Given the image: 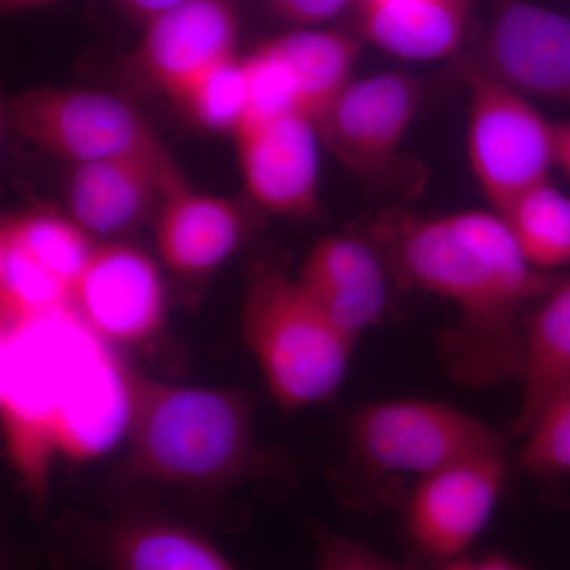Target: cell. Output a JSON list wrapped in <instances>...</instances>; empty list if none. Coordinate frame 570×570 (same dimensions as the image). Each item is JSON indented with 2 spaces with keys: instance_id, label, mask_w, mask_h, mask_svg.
I'll list each match as a JSON object with an SVG mask.
<instances>
[{
  "instance_id": "cell-1",
  "label": "cell",
  "mask_w": 570,
  "mask_h": 570,
  "mask_svg": "<svg viewBox=\"0 0 570 570\" xmlns=\"http://www.w3.org/2000/svg\"><path fill=\"white\" fill-rule=\"evenodd\" d=\"M373 238L397 283L459 307V322L439 340L450 377L471 387L520 381L524 311L561 276L530 265L501 214H389Z\"/></svg>"
},
{
  "instance_id": "cell-2",
  "label": "cell",
  "mask_w": 570,
  "mask_h": 570,
  "mask_svg": "<svg viewBox=\"0 0 570 570\" xmlns=\"http://www.w3.org/2000/svg\"><path fill=\"white\" fill-rule=\"evenodd\" d=\"M129 478L209 490L276 466L255 438L254 404L232 390L168 384L122 366Z\"/></svg>"
},
{
  "instance_id": "cell-3",
  "label": "cell",
  "mask_w": 570,
  "mask_h": 570,
  "mask_svg": "<svg viewBox=\"0 0 570 570\" xmlns=\"http://www.w3.org/2000/svg\"><path fill=\"white\" fill-rule=\"evenodd\" d=\"M348 460L362 485L348 494L360 509L392 504L401 482L415 483L453 461L504 448L502 433L436 401H382L358 409L347 428ZM412 485V487H414Z\"/></svg>"
},
{
  "instance_id": "cell-4",
  "label": "cell",
  "mask_w": 570,
  "mask_h": 570,
  "mask_svg": "<svg viewBox=\"0 0 570 570\" xmlns=\"http://www.w3.org/2000/svg\"><path fill=\"white\" fill-rule=\"evenodd\" d=\"M243 335L269 393L284 411L335 395L351 365L354 341L275 268L255 269L243 311Z\"/></svg>"
},
{
  "instance_id": "cell-5",
  "label": "cell",
  "mask_w": 570,
  "mask_h": 570,
  "mask_svg": "<svg viewBox=\"0 0 570 570\" xmlns=\"http://www.w3.org/2000/svg\"><path fill=\"white\" fill-rule=\"evenodd\" d=\"M466 81L469 163L494 212L502 214L520 195L549 181L554 164V122L527 96L475 71L459 69Z\"/></svg>"
},
{
  "instance_id": "cell-6",
  "label": "cell",
  "mask_w": 570,
  "mask_h": 570,
  "mask_svg": "<svg viewBox=\"0 0 570 570\" xmlns=\"http://www.w3.org/2000/svg\"><path fill=\"white\" fill-rule=\"evenodd\" d=\"M2 124L41 151L75 165L163 148L140 112L110 94L26 89L3 100Z\"/></svg>"
},
{
  "instance_id": "cell-7",
  "label": "cell",
  "mask_w": 570,
  "mask_h": 570,
  "mask_svg": "<svg viewBox=\"0 0 570 570\" xmlns=\"http://www.w3.org/2000/svg\"><path fill=\"white\" fill-rule=\"evenodd\" d=\"M504 448L475 453L419 480L404 504V535L420 564L466 557L489 527L505 480Z\"/></svg>"
},
{
  "instance_id": "cell-8",
  "label": "cell",
  "mask_w": 570,
  "mask_h": 570,
  "mask_svg": "<svg viewBox=\"0 0 570 570\" xmlns=\"http://www.w3.org/2000/svg\"><path fill=\"white\" fill-rule=\"evenodd\" d=\"M456 66L523 96L570 107V18L535 3L502 0L489 31Z\"/></svg>"
},
{
  "instance_id": "cell-9",
  "label": "cell",
  "mask_w": 570,
  "mask_h": 570,
  "mask_svg": "<svg viewBox=\"0 0 570 570\" xmlns=\"http://www.w3.org/2000/svg\"><path fill=\"white\" fill-rule=\"evenodd\" d=\"M422 99V81L387 71L352 81L314 124L344 167L376 176L395 159Z\"/></svg>"
},
{
  "instance_id": "cell-10",
  "label": "cell",
  "mask_w": 570,
  "mask_h": 570,
  "mask_svg": "<svg viewBox=\"0 0 570 570\" xmlns=\"http://www.w3.org/2000/svg\"><path fill=\"white\" fill-rule=\"evenodd\" d=\"M70 306L100 340L146 343L163 330V277L153 258L135 247H94L71 285Z\"/></svg>"
},
{
  "instance_id": "cell-11",
  "label": "cell",
  "mask_w": 570,
  "mask_h": 570,
  "mask_svg": "<svg viewBox=\"0 0 570 570\" xmlns=\"http://www.w3.org/2000/svg\"><path fill=\"white\" fill-rule=\"evenodd\" d=\"M246 190L262 208L305 219L318 208V132L305 115L292 112L243 122L234 132Z\"/></svg>"
},
{
  "instance_id": "cell-12",
  "label": "cell",
  "mask_w": 570,
  "mask_h": 570,
  "mask_svg": "<svg viewBox=\"0 0 570 570\" xmlns=\"http://www.w3.org/2000/svg\"><path fill=\"white\" fill-rule=\"evenodd\" d=\"M239 21L230 0H184L146 22L138 61L179 102L208 71L236 58Z\"/></svg>"
},
{
  "instance_id": "cell-13",
  "label": "cell",
  "mask_w": 570,
  "mask_h": 570,
  "mask_svg": "<svg viewBox=\"0 0 570 570\" xmlns=\"http://www.w3.org/2000/svg\"><path fill=\"white\" fill-rule=\"evenodd\" d=\"M389 275L376 245L351 236H328L307 254L296 281L325 317L356 343L387 314Z\"/></svg>"
},
{
  "instance_id": "cell-14",
  "label": "cell",
  "mask_w": 570,
  "mask_h": 570,
  "mask_svg": "<svg viewBox=\"0 0 570 570\" xmlns=\"http://www.w3.org/2000/svg\"><path fill=\"white\" fill-rule=\"evenodd\" d=\"M179 174L167 149H149L77 165L67 187L71 219L89 234L132 227Z\"/></svg>"
},
{
  "instance_id": "cell-15",
  "label": "cell",
  "mask_w": 570,
  "mask_h": 570,
  "mask_svg": "<svg viewBox=\"0 0 570 570\" xmlns=\"http://www.w3.org/2000/svg\"><path fill=\"white\" fill-rule=\"evenodd\" d=\"M242 234V216L230 202L197 193L183 175L168 184L156 224L165 265L183 275H204L235 253Z\"/></svg>"
},
{
  "instance_id": "cell-16",
  "label": "cell",
  "mask_w": 570,
  "mask_h": 570,
  "mask_svg": "<svg viewBox=\"0 0 570 570\" xmlns=\"http://www.w3.org/2000/svg\"><path fill=\"white\" fill-rule=\"evenodd\" d=\"M358 7L362 36L396 58L436 61L463 45L469 0H373Z\"/></svg>"
},
{
  "instance_id": "cell-17",
  "label": "cell",
  "mask_w": 570,
  "mask_h": 570,
  "mask_svg": "<svg viewBox=\"0 0 570 570\" xmlns=\"http://www.w3.org/2000/svg\"><path fill=\"white\" fill-rule=\"evenodd\" d=\"M523 400L505 442L527 436L547 403L570 384V276L535 303L524 317Z\"/></svg>"
},
{
  "instance_id": "cell-18",
  "label": "cell",
  "mask_w": 570,
  "mask_h": 570,
  "mask_svg": "<svg viewBox=\"0 0 570 570\" xmlns=\"http://www.w3.org/2000/svg\"><path fill=\"white\" fill-rule=\"evenodd\" d=\"M97 551L111 570H238L204 535L159 517L111 521Z\"/></svg>"
},
{
  "instance_id": "cell-19",
  "label": "cell",
  "mask_w": 570,
  "mask_h": 570,
  "mask_svg": "<svg viewBox=\"0 0 570 570\" xmlns=\"http://www.w3.org/2000/svg\"><path fill=\"white\" fill-rule=\"evenodd\" d=\"M294 80L302 115L316 122L351 85L360 45L337 31L303 29L265 41Z\"/></svg>"
},
{
  "instance_id": "cell-20",
  "label": "cell",
  "mask_w": 570,
  "mask_h": 570,
  "mask_svg": "<svg viewBox=\"0 0 570 570\" xmlns=\"http://www.w3.org/2000/svg\"><path fill=\"white\" fill-rule=\"evenodd\" d=\"M531 266L551 273L570 265V198L540 183L501 214Z\"/></svg>"
},
{
  "instance_id": "cell-21",
  "label": "cell",
  "mask_w": 570,
  "mask_h": 570,
  "mask_svg": "<svg viewBox=\"0 0 570 570\" xmlns=\"http://www.w3.org/2000/svg\"><path fill=\"white\" fill-rule=\"evenodd\" d=\"M0 242L17 246L52 275L66 281L70 288L94 250L89 232L80 224L47 212L9 217L2 224Z\"/></svg>"
},
{
  "instance_id": "cell-22",
  "label": "cell",
  "mask_w": 570,
  "mask_h": 570,
  "mask_svg": "<svg viewBox=\"0 0 570 570\" xmlns=\"http://www.w3.org/2000/svg\"><path fill=\"white\" fill-rule=\"evenodd\" d=\"M523 439L520 471L543 482L570 479V384L551 397Z\"/></svg>"
},
{
  "instance_id": "cell-23",
  "label": "cell",
  "mask_w": 570,
  "mask_h": 570,
  "mask_svg": "<svg viewBox=\"0 0 570 570\" xmlns=\"http://www.w3.org/2000/svg\"><path fill=\"white\" fill-rule=\"evenodd\" d=\"M183 104L195 121L208 130L232 132L238 129L249 108V80L245 59H228L205 75Z\"/></svg>"
},
{
  "instance_id": "cell-24",
  "label": "cell",
  "mask_w": 570,
  "mask_h": 570,
  "mask_svg": "<svg viewBox=\"0 0 570 570\" xmlns=\"http://www.w3.org/2000/svg\"><path fill=\"white\" fill-rule=\"evenodd\" d=\"M245 66L249 80V108L243 122L268 121L299 112L294 80L265 43L245 58Z\"/></svg>"
},
{
  "instance_id": "cell-25",
  "label": "cell",
  "mask_w": 570,
  "mask_h": 570,
  "mask_svg": "<svg viewBox=\"0 0 570 570\" xmlns=\"http://www.w3.org/2000/svg\"><path fill=\"white\" fill-rule=\"evenodd\" d=\"M317 570H426L420 562L390 561L365 543L318 527Z\"/></svg>"
},
{
  "instance_id": "cell-26",
  "label": "cell",
  "mask_w": 570,
  "mask_h": 570,
  "mask_svg": "<svg viewBox=\"0 0 570 570\" xmlns=\"http://www.w3.org/2000/svg\"><path fill=\"white\" fill-rule=\"evenodd\" d=\"M284 20L302 26H317L340 17L356 0H265Z\"/></svg>"
},
{
  "instance_id": "cell-27",
  "label": "cell",
  "mask_w": 570,
  "mask_h": 570,
  "mask_svg": "<svg viewBox=\"0 0 570 570\" xmlns=\"http://www.w3.org/2000/svg\"><path fill=\"white\" fill-rule=\"evenodd\" d=\"M441 570H530L519 562L509 560L504 554H485V557H463L445 564Z\"/></svg>"
},
{
  "instance_id": "cell-28",
  "label": "cell",
  "mask_w": 570,
  "mask_h": 570,
  "mask_svg": "<svg viewBox=\"0 0 570 570\" xmlns=\"http://www.w3.org/2000/svg\"><path fill=\"white\" fill-rule=\"evenodd\" d=\"M181 2L184 0H121L127 10L132 11L135 17L141 18L145 22L153 20L164 11L174 9Z\"/></svg>"
},
{
  "instance_id": "cell-29",
  "label": "cell",
  "mask_w": 570,
  "mask_h": 570,
  "mask_svg": "<svg viewBox=\"0 0 570 570\" xmlns=\"http://www.w3.org/2000/svg\"><path fill=\"white\" fill-rule=\"evenodd\" d=\"M554 164L570 176V121L554 124Z\"/></svg>"
},
{
  "instance_id": "cell-30",
  "label": "cell",
  "mask_w": 570,
  "mask_h": 570,
  "mask_svg": "<svg viewBox=\"0 0 570 570\" xmlns=\"http://www.w3.org/2000/svg\"><path fill=\"white\" fill-rule=\"evenodd\" d=\"M55 0H0L2 9L6 11L36 9V7L47 6Z\"/></svg>"
}]
</instances>
